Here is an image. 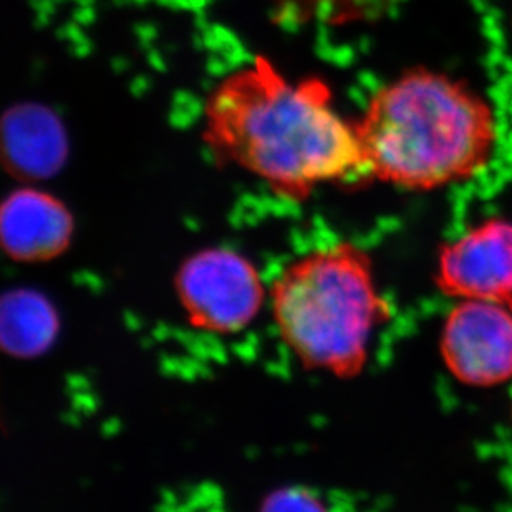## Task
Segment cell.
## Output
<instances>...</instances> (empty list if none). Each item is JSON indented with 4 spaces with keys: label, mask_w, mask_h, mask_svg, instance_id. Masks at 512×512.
Masks as SVG:
<instances>
[{
    "label": "cell",
    "mask_w": 512,
    "mask_h": 512,
    "mask_svg": "<svg viewBox=\"0 0 512 512\" xmlns=\"http://www.w3.org/2000/svg\"><path fill=\"white\" fill-rule=\"evenodd\" d=\"M438 285L458 299L512 305V223L489 219L443 247Z\"/></svg>",
    "instance_id": "8992f818"
},
{
    "label": "cell",
    "mask_w": 512,
    "mask_h": 512,
    "mask_svg": "<svg viewBox=\"0 0 512 512\" xmlns=\"http://www.w3.org/2000/svg\"><path fill=\"white\" fill-rule=\"evenodd\" d=\"M176 290L189 320L218 334H234L251 324L264 302L256 267L239 252L211 247L179 267Z\"/></svg>",
    "instance_id": "277c9868"
},
{
    "label": "cell",
    "mask_w": 512,
    "mask_h": 512,
    "mask_svg": "<svg viewBox=\"0 0 512 512\" xmlns=\"http://www.w3.org/2000/svg\"><path fill=\"white\" fill-rule=\"evenodd\" d=\"M357 130L367 174L415 191L473 178L496 148L488 102L428 68H413L382 88Z\"/></svg>",
    "instance_id": "7a4b0ae2"
},
{
    "label": "cell",
    "mask_w": 512,
    "mask_h": 512,
    "mask_svg": "<svg viewBox=\"0 0 512 512\" xmlns=\"http://www.w3.org/2000/svg\"><path fill=\"white\" fill-rule=\"evenodd\" d=\"M203 140L216 160L249 171L282 198L304 201L319 184L365 171L357 123L343 120L320 78L290 82L267 57L214 87Z\"/></svg>",
    "instance_id": "6da1fadb"
},
{
    "label": "cell",
    "mask_w": 512,
    "mask_h": 512,
    "mask_svg": "<svg viewBox=\"0 0 512 512\" xmlns=\"http://www.w3.org/2000/svg\"><path fill=\"white\" fill-rule=\"evenodd\" d=\"M261 512H329V509L307 489L282 488L267 496Z\"/></svg>",
    "instance_id": "30bf717a"
},
{
    "label": "cell",
    "mask_w": 512,
    "mask_h": 512,
    "mask_svg": "<svg viewBox=\"0 0 512 512\" xmlns=\"http://www.w3.org/2000/svg\"><path fill=\"white\" fill-rule=\"evenodd\" d=\"M272 315L282 340L307 368L355 377L375 330L390 317L372 261L350 242L309 252L277 277Z\"/></svg>",
    "instance_id": "3957f363"
},
{
    "label": "cell",
    "mask_w": 512,
    "mask_h": 512,
    "mask_svg": "<svg viewBox=\"0 0 512 512\" xmlns=\"http://www.w3.org/2000/svg\"><path fill=\"white\" fill-rule=\"evenodd\" d=\"M75 221L67 206L37 188H19L0 211L2 246L17 262H44L67 251Z\"/></svg>",
    "instance_id": "52a82bcc"
},
{
    "label": "cell",
    "mask_w": 512,
    "mask_h": 512,
    "mask_svg": "<svg viewBox=\"0 0 512 512\" xmlns=\"http://www.w3.org/2000/svg\"><path fill=\"white\" fill-rule=\"evenodd\" d=\"M5 168L20 179H47L62 170L68 156L67 131L50 108L22 103L2 121Z\"/></svg>",
    "instance_id": "ba28073f"
},
{
    "label": "cell",
    "mask_w": 512,
    "mask_h": 512,
    "mask_svg": "<svg viewBox=\"0 0 512 512\" xmlns=\"http://www.w3.org/2000/svg\"><path fill=\"white\" fill-rule=\"evenodd\" d=\"M2 343L10 355L35 357L54 342L58 319L54 305L34 290H14L2 302Z\"/></svg>",
    "instance_id": "9c48e42d"
},
{
    "label": "cell",
    "mask_w": 512,
    "mask_h": 512,
    "mask_svg": "<svg viewBox=\"0 0 512 512\" xmlns=\"http://www.w3.org/2000/svg\"><path fill=\"white\" fill-rule=\"evenodd\" d=\"M441 355L459 382L494 387L512 378V305L464 300L448 315Z\"/></svg>",
    "instance_id": "5b68a950"
}]
</instances>
